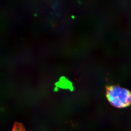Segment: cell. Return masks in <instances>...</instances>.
Instances as JSON below:
<instances>
[{
	"label": "cell",
	"mask_w": 131,
	"mask_h": 131,
	"mask_svg": "<svg viewBox=\"0 0 131 131\" xmlns=\"http://www.w3.org/2000/svg\"><path fill=\"white\" fill-rule=\"evenodd\" d=\"M106 95L108 102L115 107L123 108L131 105V93L126 89L118 86L107 88Z\"/></svg>",
	"instance_id": "obj_1"
},
{
	"label": "cell",
	"mask_w": 131,
	"mask_h": 131,
	"mask_svg": "<svg viewBox=\"0 0 131 131\" xmlns=\"http://www.w3.org/2000/svg\"><path fill=\"white\" fill-rule=\"evenodd\" d=\"M12 131H25L24 125L19 122H15Z\"/></svg>",
	"instance_id": "obj_2"
}]
</instances>
